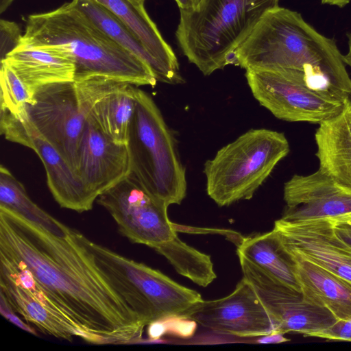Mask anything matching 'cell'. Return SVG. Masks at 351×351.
I'll list each match as a JSON object with an SVG mask.
<instances>
[{"label": "cell", "instance_id": "16", "mask_svg": "<svg viewBox=\"0 0 351 351\" xmlns=\"http://www.w3.org/2000/svg\"><path fill=\"white\" fill-rule=\"evenodd\" d=\"M315 140L318 169L351 191V99L338 114L319 123Z\"/></svg>", "mask_w": 351, "mask_h": 351}, {"label": "cell", "instance_id": "31", "mask_svg": "<svg viewBox=\"0 0 351 351\" xmlns=\"http://www.w3.org/2000/svg\"><path fill=\"white\" fill-rule=\"evenodd\" d=\"M284 335L281 332H273L262 336L261 339L257 340V342L261 343H278L289 341L288 339L284 337Z\"/></svg>", "mask_w": 351, "mask_h": 351}, {"label": "cell", "instance_id": "24", "mask_svg": "<svg viewBox=\"0 0 351 351\" xmlns=\"http://www.w3.org/2000/svg\"><path fill=\"white\" fill-rule=\"evenodd\" d=\"M74 5L119 45L145 62L155 77L156 65L132 31L108 10L94 0H73Z\"/></svg>", "mask_w": 351, "mask_h": 351}, {"label": "cell", "instance_id": "23", "mask_svg": "<svg viewBox=\"0 0 351 351\" xmlns=\"http://www.w3.org/2000/svg\"><path fill=\"white\" fill-rule=\"evenodd\" d=\"M0 207L19 214L58 237H64L71 230L36 204L23 184L3 165L0 167Z\"/></svg>", "mask_w": 351, "mask_h": 351}, {"label": "cell", "instance_id": "11", "mask_svg": "<svg viewBox=\"0 0 351 351\" xmlns=\"http://www.w3.org/2000/svg\"><path fill=\"white\" fill-rule=\"evenodd\" d=\"M185 317L222 335L253 337L280 332L254 289L244 277L230 294L217 300H202Z\"/></svg>", "mask_w": 351, "mask_h": 351}, {"label": "cell", "instance_id": "33", "mask_svg": "<svg viewBox=\"0 0 351 351\" xmlns=\"http://www.w3.org/2000/svg\"><path fill=\"white\" fill-rule=\"evenodd\" d=\"M351 0H321L322 3L330 5H335L339 8H343L347 5Z\"/></svg>", "mask_w": 351, "mask_h": 351}, {"label": "cell", "instance_id": "12", "mask_svg": "<svg viewBox=\"0 0 351 351\" xmlns=\"http://www.w3.org/2000/svg\"><path fill=\"white\" fill-rule=\"evenodd\" d=\"M273 229L287 252L319 265L351 286V246L337 236L331 221L293 222L280 218Z\"/></svg>", "mask_w": 351, "mask_h": 351}, {"label": "cell", "instance_id": "25", "mask_svg": "<svg viewBox=\"0 0 351 351\" xmlns=\"http://www.w3.org/2000/svg\"><path fill=\"white\" fill-rule=\"evenodd\" d=\"M0 84V110L19 117H28L27 106L33 102V96L12 69L3 62H1Z\"/></svg>", "mask_w": 351, "mask_h": 351}, {"label": "cell", "instance_id": "13", "mask_svg": "<svg viewBox=\"0 0 351 351\" xmlns=\"http://www.w3.org/2000/svg\"><path fill=\"white\" fill-rule=\"evenodd\" d=\"M283 197L286 208L281 219L285 221H351V191L319 169L293 175L284 184Z\"/></svg>", "mask_w": 351, "mask_h": 351}, {"label": "cell", "instance_id": "32", "mask_svg": "<svg viewBox=\"0 0 351 351\" xmlns=\"http://www.w3.org/2000/svg\"><path fill=\"white\" fill-rule=\"evenodd\" d=\"M180 10H191L195 9L200 0H176Z\"/></svg>", "mask_w": 351, "mask_h": 351}, {"label": "cell", "instance_id": "6", "mask_svg": "<svg viewBox=\"0 0 351 351\" xmlns=\"http://www.w3.org/2000/svg\"><path fill=\"white\" fill-rule=\"evenodd\" d=\"M80 236L110 285L146 326L167 317H185L203 300L198 292L159 270Z\"/></svg>", "mask_w": 351, "mask_h": 351}, {"label": "cell", "instance_id": "7", "mask_svg": "<svg viewBox=\"0 0 351 351\" xmlns=\"http://www.w3.org/2000/svg\"><path fill=\"white\" fill-rule=\"evenodd\" d=\"M289 150L283 133L265 128L247 131L205 162L208 195L219 206L251 199Z\"/></svg>", "mask_w": 351, "mask_h": 351}, {"label": "cell", "instance_id": "15", "mask_svg": "<svg viewBox=\"0 0 351 351\" xmlns=\"http://www.w3.org/2000/svg\"><path fill=\"white\" fill-rule=\"evenodd\" d=\"M126 25L138 38L156 65L157 81L169 84L184 82L178 59L147 13L144 3L133 0H94Z\"/></svg>", "mask_w": 351, "mask_h": 351}, {"label": "cell", "instance_id": "21", "mask_svg": "<svg viewBox=\"0 0 351 351\" xmlns=\"http://www.w3.org/2000/svg\"><path fill=\"white\" fill-rule=\"evenodd\" d=\"M0 292L15 312L41 332L69 341L78 337L90 343L88 335L80 328L50 311L23 288L1 276Z\"/></svg>", "mask_w": 351, "mask_h": 351}, {"label": "cell", "instance_id": "26", "mask_svg": "<svg viewBox=\"0 0 351 351\" xmlns=\"http://www.w3.org/2000/svg\"><path fill=\"white\" fill-rule=\"evenodd\" d=\"M0 32L1 60H3L8 53L20 45L23 35L17 24L3 19L0 21Z\"/></svg>", "mask_w": 351, "mask_h": 351}, {"label": "cell", "instance_id": "30", "mask_svg": "<svg viewBox=\"0 0 351 351\" xmlns=\"http://www.w3.org/2000/svg\"><path fill=\"white\" fill-rule=\"evenodd\" d=\"M332 223L337 236L351 246V221H332Z\"/></svg>", "mask_w": 351, "mask_h": 351}, {"label": "cell", "instance_id": "14", "mask_svg": "<svg viewBox=\"0 0 351 351\" xmlns=\"http://www.w3.org/2000/svg\"><path fill=\"white\" fill-rule=\"evenodd\" d=\"M130 173L127 145L107 137L89 115L80 145L77 171L88 194L96 201Z\"/></svg>", "mask_w": 351, "mask_h": 351}, {"label": "cell", "instance_id": "35", "mask_svg": "<svg viewBox=\"0 0 351 351\" xmlns=\"http://www.w3.org/2000/svg\"><path fill=\"white\" fill-rule=\"evenodd\" d=\"M14 0H0V13H3Z\"/></svg>", "mask_w": 351, "mask_h": 351}, {"label": "cell", "instance_id": "28", "mask_svg": "<svg viewBox=\"0 0 351 351\" xmlns=\"http://www.w3.org/2000/svg\"><path fill=\"white\" fill-rule=\"evenodd\" d=\"M315 337L332 341H351V317L337 319L332 326L317 333Z\"/></svg>", "mask_w": 351, "mask_h": 351}, {"label": "cell", "instance_id": "9", "mask_svg": "<svg viewBox=\"0 0 351 351\" xmlns=\"http://www.w3.org/2000/svg\"><path fill=\"white\" fill-rule=\"evenodd\" d=\"M96 201L111 215L119 232L132 243L156 250L178 237L176 226L168 217L169 206L152 197L130 173Z\"/></svg>", "mask_w": 351, "mask_h": 351}, {"label": "cell", "instance_id": "1", "mask_svg": "<svg viewBox=\"0 0 351 351\" xmlns=\"http://www.w3.org/2000/svg\"><path fill=\"white\" fill-rule=\"evenodd\" d=\"M71 228L53 234L0 207V253L22 261L66 318L93 344H134L146 324L119 298Z\"/></svg>", "mask_w": 351, "mask_h": 351}, {"label": "cell", "instance_id": "34", "mask_svg": "<svg viewBox=\"0 0 351 351\" xmlns=\"http://www.w3.org/2000/svg\"><path fill=\"white\" fill-rule=\"evenodd\" d=\"M348 48L346 55H343V60L346 65L351 68V32L348 34Z\"/></svg>", "mask_w": 351, "mask_h": 351}, {"label": "cell", "instance_id": "2", "mask_svg": "<svg viewBox=\"0 0 351 351\" xmlns=\"http://www.w3.org/2000/svg\"><path fill=\"white\" fill-rule=\"evenodd\" d=\"M21 43L69 56L75 66V79L102 75L152 87L158 82L145 62L108 36L72 1L29 15Z\"/></svg>", "mask_w": 351, "mask_h": 351}, {"label": "cell", "instance_id": "20", "mask_svg": "<svg viewBox=\"0 0 351 351\" xmlns=\"http://www.w3.org/2000/svg\"><path fill=\"white\" fill-rule=\"evenodd\" d=\"M237 252L275 280L301 293L294 262L274 229L265 233L241 237Z\"/></svg>", "mask_w": 351, "mask_h": 351}, {"label": "cell", "instance_id": "27", "mask_svg": "<svg viewBox=\"0 0 351 351\" xmlns=\"http://www.w3.org/2000/svg\"><path fill=\"white\" fill-rule=\"evenodd\" d=\"M167 328V334L180 338L192 337L197 328V322L183 316H171L162 319Z\"/></svg>", "mask_w": 351, "mask_h": 351}, {"label": "cell", "instance_id": "36", "mask_svg": "<svg viewBox=\"0 0 351 351\" xmlns=\"http://www.w3.org/2000/svg\"><path fill=\"white\" fill-rule=\"evenodd\" d=\"M136 2H138V3H144L145 0H133Z\"/></svg>", "mask_w": 351, "mask_h": 351}, {"label": "cell", "instance_id": "22", "mask_svg": "<svg viewBox=\"0 0 351 351\" xmlns=\"http://www.w3.org/2000/svg\"><path fill=\"white\" fill-rule=\"evenodd\" d=\"M134 85L108 93L93 106L90 116L99 130L119 144H126L135 107Z\"/></svg>", "mask_w": 351, "mask_h": 351}, {"label": "cell", "instance_id": "8", "mask_svg": "<svg viewBox=\"0 0 351 351\" xmlns=\"http://www.w3.org/2000/svg\"><path fill=\"white\" fill-rule=\"evenodd\" d=\"M245 77L259 104L286 121L319 124L341 112L346 101L315 89L296 70H247Z\"/></svg>", "mask_w": 351, "mask_h": 351}, {"label": "cell", "instance_id": "5", "mask_svg": "<svg viewBox=\"0 0 351 351\" xmlns=\"http://www.w3.org/2000/svg\"><path fill=\"white\" fill-rule=\"evenodd\" d=\"M129 84L93 75L43 86L27 106L29 119L77 173L81 139L93 106L108 93Z\"/></svg>", "mask_w": 351, "mask_h": 351}, {"label": "cell", "instance_id": "29", "mask_svg": "<svg viewBox=\"0 0 351 351\" xmlns=\"http://www.w3.org/2000/svg\"><path fill=\"white\" fill-rule=\"evenodd\" d=\"M0 312L1 314L12 324L27 332L37 335V332L34 328L28 324L25 323L16 315L15 311L12 308L6 298L1 292Z\"/></svg>", "mask_w": 351, "mask_h": 351}, {"label": "cell", "instance_id": "10", "mask_svg": "<svg viewBox=\"0 0 351 351\" xmlns=\"http://www.w3.org/2000/svg\"><path fill=\"white\" fill-rule=\"evenodd\" d=\"M237 255L243 277L254 289L278 332L315 337L337 320L326 308L307 302L301 293L275 280L243 256Z\"/></svg>", "mask_w": 351, "mask_h": 351}, {"label": "cell", "instance_id": "3", "mask_svg": "<svg viewBox=\"0 0 351 351\" xmlns=\"http://www.w3.org/2000/svg\"><path fill=\"white\" fill-rule=\"evenodd\" d=\"M279 0H200L193 10H180L176 32L191 63L209 75L230 64L232 55L263 14Z\"/></svg>", "mask_w": 351, "mask_h": 351}, {"label": "cell", "instance_id": "18", "mask_svg": "<svg viewBox=\"0 0 351 351\" xmlns=\"http://www.w3.org/2000/svg\"><path fill=\"white\" fill-rule=\"evenodd\" d=\"M10 66L33 96L40 87L75 80L73 60L64 53L20 45L1 60Z\"/></svg>", "mask_w": 351, "mask_h": 351}, {"label": "cell", "instance_id": "19", "mask_svg": "<svg viewBox=\"0 0 351 351\" xmlns=\"http://www.w3.org/2000/svg\"><path fill=\"white\" fill-rule=\"evenodd\" d=\"M289 254L294 262L304 299L326 308L337 319L350 318L351 286L319 265L298 255Z\"/></svg>", "mask_w": 351, "mask_h": 351}, {"label": "cell", "instance_id": "17", "mask_svg": "<svg viewBox=\"0 0 351 351\" xmlns=\"http://www.w3.org/2000/svg\"><path fill=\"white\" fill-rule=\"evenodd\" d=\"M29 130L30 148L36 153L44 165L47 186L56 202L62 208L80 213L91 210L95 200L88 194L76 172L40 135L32 122Z\"/></svg>", "mask_w": 351, "mask_h": 351}, {"label": "cell", "instance_id": "4", "mask_svg": "<svg viewBox=\"0 0 351 351\" xmlns=\"http://www.w3.org/2000/svg\"><path fill=\"white\" fill-rule=\"evenodd\" d=\"M134 93L136 107L126 143L130 173L156 199L167 206L180 204L187 184L176 139L152 97L136 86Z\"/></svg>", "mask_w": 351, "mask_h": 351}]
</instances>
